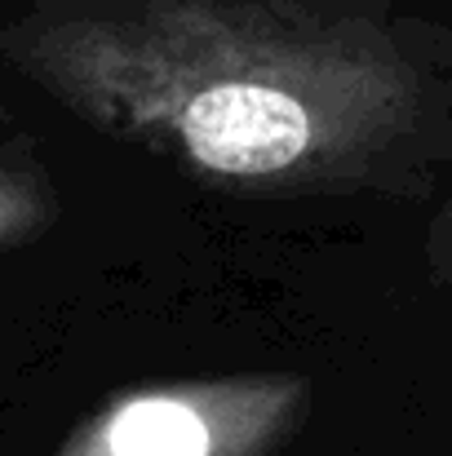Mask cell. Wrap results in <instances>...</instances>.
Segmentation results:
<instances>
[{
	"mask_svg": "<svg viewBox=\"0 0 452 456\" xmlns=\"http://www.w3.org/2000/svg\"><path fill=\"white\" fill-rule=\"evenodd\" d=\"M53 222L49 173L27 147L0 142V253L45 235Z\"/></svg>",
	"mask_w": 452,
	"mask_h": 456,
	"instance_id": "3",
	"label": "cell"
},
{
	"mask_svg": "<svg viewBox=\"0 0 452 456\" xmlns=\"http://www.w3.org/2000/svg\"><path fill=\"white\" fill-rule=\"evenodd\" d=\"M310 399L298 372L164 381L107 399L58 456H267Z\"/></svg>",
	"mask_w": 452,
	"mask_h": 456,
	"instance_id": "2",
	"label": "cell"
},
{
	"mask_svg": "<svg viewBox=\"0 0 452 456\" xmlns=\"http://www.w3.org/2000/svg\"><path fill=\"white\" fill-rule=\"evenodd\" d=\"M80 120L244 191H350L448 151L435 49L324 0H71L4 31Z\"/></svg>",
	"mask_w": 452,
	"mask_h": 456,
	"instance_id": "1",
	"label": "cell"
}]
</instances>
